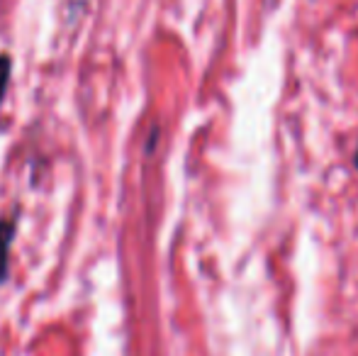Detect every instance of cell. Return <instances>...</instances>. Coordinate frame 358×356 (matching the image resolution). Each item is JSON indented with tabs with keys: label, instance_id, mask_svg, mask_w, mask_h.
<instances>
[{
	"label": "cell",
	"instance_id": "obj_3",
	"mask_svg": "<svg viewBox=\"0 0 358 356\" xmlns=\"http://www.w3.org/2000/svg\"><path fill=\"white\" fill-rule=\"evenodd\" d=\"M356 164H358V154H356Z\"/></svg>",
	"mask_w": 358,
	"mask_h": 356
},
{
	"label": "cell",
	"instance_id": "obj_2",
	"mask_svg": "<svg viewBox=\"0 0 358 356\" xmlns=\"http://www.w3.org/2000/svg\"><path fill=\"white\" fill-rule=\"evenodd\" d=\"M10 76H13V59L8 54H0V103H3L5 93H8Z\"/></svg>",
	"mask_w": 358,
	"mask_h": 356
},
{
	"label": "cell",
	"instance_id": "obj_1",
	"mask_svg": "<svg viewBox=\"0 0 358 356\" xmlns=\"http://www.w3.org/2000/svg\"><path fill=\"white\" fill-rule=\"evenodd\" d=\"M15 234H17V210L10 218H0V283H5L10 276V252Z\"/></svg>",
	"mask_w": 358,
	"mask_h": 356
}]
</instances>
